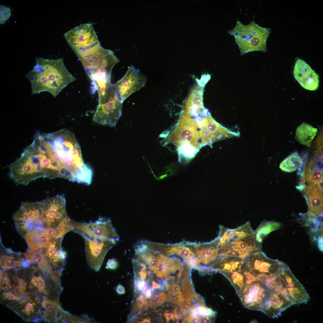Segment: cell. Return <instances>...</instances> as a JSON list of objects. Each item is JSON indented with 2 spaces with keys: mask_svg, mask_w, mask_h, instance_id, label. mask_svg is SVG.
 Instances as JSON below:
<instances>
[{
  "mask_svg": "<svg viewBox=\"0 0 323 323\" xmlns=\"http://www.w3.org/2000/svg\"><path fill=\"white\" fill-rule=\"evenodd\" d=\"M262 243L258 242L255 235L228 243L221 247L218 257L230 256L244 260L251 253L262 251Z\"/></svg>",
  "mask_w": 323,
  "mask_h": 323,
  "instance_id": "cell-19",
  "label": "cell"
},
{
  "mask_svg": "<svg viewBox=\"0 0 323 323\" xmlns=\"http://www.w3.org/2000/svg\"><path fill=\"white\" fill-rule=\"evenodd\" d=\"M215 316H207L202 318V322L203 323H211L212 322V320L214 319V318Z\"/></svg>",
  "mask_w": 323,
  "mask_h": 323,
  "instance_id": "cell-58",
  "label": "cell"
},
{
  "mask_svg": "<svg viewBox=\"0 0 323 323\" xmlns=\"http://www.w3.org/2000/svg\"><path fill=\"white\" fill-rule=\"evenodd\" d=\"M92 322L88 318L74 316L62 308L60 310L57 319V322L59 323H90Z\"/></svg>",
  "mask_w": 323,
  "mask_h": 323,
  "instance_id": "cell-41",
  "label": "cell"
},
{
  "mask_svg": "<svg viewBox=\"0 0 323 323\" xmlns=\"http://www.w3.org/2000/svg\"><path fill=\"white\" fill-rule=\"evenodd\" d=\"M295 304H296L295 302L288 296L272 290L260 311L269 317L275 318Z\"/></svg>",
  "mask_w": 323,
  "mask_h": 323,
  "instance_id": "cell-21",
  "label": "cell"
},
{
  "mask_svg": "<svg viewBox=\"0 0 323 323\" xmlns=\"http://www.w3.org/2000/svg\"><path fill=\"white\" fill-rule=\"evenodd\" d=\"M245 262L253 275L263 279L278 275L286 265L277 259L268 257L262 251L251 253Z\"/></svg>",
  "mask_w": 323,
  "mask_h": 323,
  "instance_id": "cell-8",
  "label": "cell"
},
{
  "mask_svg": "<svg viewBox=\"0 0 323 323\" xmlns=\"http://www.w3.org/2000/svg\"><path fill=\"white\" fill-rule=\"evenodd\" d=\"M73 51L84 49L100 43L92 23L81 24L68 31L64 35Z\"/></svg>",
  "mask_w": 323,
  "mask_h": 323,
  "instance_id": "cell-16",
  "label": "cell"
},
{
  "mask_svg": "<svg viewBox=\"0 0 323 323\" xmlns=\"http://www.w3.org/2000/svg\"><path fill=\"white\" fill-rule=\"evenodd\" d=\"M118 263L117 261L114 258L108 260L107 262L106 268L107 269L115 270L118 267Z\"/></svg>",
  "mask_w": 323,
  "mask_h": 323,
  "instance_id": "cell-51",
  "label": "cell"
},
{
  "mask_svg": "<svg viewBox=\"0 0 323 323\" xmlns=\"http://www.w3.org/2000/svg\"><path fill=\"white\" fill-rule=\"evenodd\" d=\"M80 60L85 71L92 80L91 89L103 92L112 84V69L119 61L114 53L102 47L100 43L84 49L74 51Z\"/></svg>",
  "mask_w": 323,
  "mask_h": 323,
  "instance_id": "cell-2",
  "label": "cell"
},
{
  "mask_svg": "<svg viewBox=\"0 0 323 323\" xmlns=\"http://www.w3.org/2000/svg\"><path fill=\"white\" fill-rule=\"evenodd\" d=\"M23 237L29 249L36 250L47 247L54 239L43 230L37 228L28 232Z\"/></svg>",
  "mask_w": 323,
  "mask_h": 323,
  "instance_id": "cell-27",
  "label": "cell"
},
{
  "mask_svg": "<svg viewBox=\"0 0 323 323\" xmlns=\"http://www.w3.org/2000/svg\"><path fill=\"white\" fill-rule=\"evenodd\" d=\"M113 94L107 102L98 104L93 118L94 122L110 127H115L122 112V103L118 99L114 89Z\"/></svg>",
  "mask_w": 323,
  "mask_h": 323,
  "instance_id": "cell-18",
  "label": "cell"
},
{
  "mask_svg": "<svg viewBox=\"0 0 323 323\" xmlns=\"http://www.w3.org/2000/svg\"><path fill=\"white\" fill-rule=\"evenodd\" d=\"M219 227V234L216 239L220 248L231 242L255 235L249 221L234 229H229L222 225Z\"/></svg>",
  "mask_w": 323,
  "mask_h": 323,
  "instance_id": "cell-25",
  "label": "cell"
},
{
  "mask_svg": "<svg viewBox=\"0 0 323 323\" xmlns=\"http://www.w3.org/2000/svg\"><path fill=\"white\" fill-rule=\"evenodd\" d=\"M136 287L138 290H143L146 288V283L144 280H138L136 281Z\"/></svg>",
  "mask_w": 323,
  "mask_h": 323,
  "instance_id": "cell-55",
  "label": "cell"
},
{
  "mask_svg": "<svg viewBox=\"0 0 323 323\" xmlns=\"http://www.w3.org/2000/svg\"><path fill=\"white\" fill-rule=\"evenodd\" d=\"M13 218L18 233L23 237L28 232L37 228L44 230L39 202H23L13 214Z\"/></svg>",
  "mask_w": 323,
  "mask_h": 323,
  "instance_id": "cell-7",
  "label": "cell"
},
{
  "mask_svg": "<svg viewBox=\"0 0 323 323\" xmlns=\"http://www.w3.org/2000/svg\"><path fill=\"white\" fill-rule=\"evenodd\" d=\"M152 284L153 285V288H155L157 289L160 288L161 287V285L159 284H158L154 281H153L152 282Z\"/></svg>",
  "mask_w": 323,
  "mask_h": 323,
  "instance_id": "cell-59",
  "label": "cell"
},
{
  "mask_svg": "<svg viewBox=\"0 0 323 323\" xmlns=\"http://www.w3.org/2000/svg\"><path fill=\"white\" fill-rule=\"evenodd\" d=\"M304 192L308 207L307 215L312 221L317 220L318 217L322 215L323 194L318 185L309 183L304 188Z\"/></svg>",
  "mask_w": 323,
  "mask_h": 323,
  "instance_id": "cell-22",
  "label": "cell"
},
{
  "mask_svg": "<svg viewBox=\"0 0 323 323\" xmlns=\"http://www.w3.org/2000/svg\"><path fill=\"white\" fill-rule=\"evenodd\" d=\"M317 131V128L304 122L297 128L295 139L300 144L310 146Z\"/></svg>",
  "mask_w": 323,
  "mask_h": 323,
  "instance_id": "cell-31",
  "label": "cell"
},
{
  "mask_svg": "<svg viewBox=\"0 0 323 323\" xmlns=\"http://www.w3.org/2000/svg\"><path fill=\"white\" fill-rule=\"evenodd\" d=\"M165 134L163 145L169 144L174 145L180 162L191 160L202 147L198 121L184 112H181L177 124L170 134Z\"/></svg>",
  "mask_w": 323,
  "mask_h": 323,
  "instance_id": "cell-3",
  "label": "cell"
},
{
  "mask_svg": "<svg viewBox=\"0 0 323 323\" xmlns=\"http://www.w3.org/2000/svg\"><path fill=\"white\" fill-rule=\"evenodd\" d=\"M293 74L296 80L305 89L314 91L318 89L319 83L318 75L301 59H297L295 62Z\"/></svg>",
  "mask_w": 323,
  "mask_h": 323,
  "instance_id": "cell-20",
  "label": "cell"
},
{
  "mask_svg": "<svg viewBox=\"0 0 323 323\" xmlns=\"http://www.w3.org/2000/svg\"><path fill=\"white\" fill-rule=\"evenodd\" d=\"M304 173L305 182H307L309 183L317 184L320 190L321 191H323L322 170L318 169L314 162L310 161L306 168Z\"/></svg>",
  "mask_w": 323,
  "mask_h": 323,
  "instance_id": "cell-33",
  "label": "cell"
},
{
  "mask_svg": "<svg viewBox=\"0 0 323 323\" xmlns=\"http://www.w3.org/2000/svg\"><path fill=\"white\" fill-rule=\"evenodd\" d=\"M83 237L85 242L87 264L92 269L97 272L101 266L106 253L117 242L92 237Z\"/></svg>",
  "mask_w": 323,
  "mask_h": 323,
  "instance_id": "cell-14",
  "label": "cell"
},
{
  "mask_svg": "<svg viewBox=\"0 0 323 323\" xmlns=\"http://www.w3.org/2000/svg\"><path fill=\"white\" fill-rule=\"evenodd\" d=\"M182 323H202V319L199 317L192 316L191 315L185 318L182 321Z\"/></svg>",
  "mask_w": 323,
  "mask_h": 323,
  "instance_id": "cell-52",
  "label": "cell"
},
{
  "mask_svg": "<svg viewBox=\"0 0 323 323\" xmlns=\"http://www.w3.org/2000/svg\"><path fill=\"white\" fill-rule=\"evenodd\" d=\"M49 143L62 159L72 182H77L87 172L89 167L83 159L80 145L70 131L54 135Z\"/></svg>",
  "mask_w": 323,
  "mask_h": 323,
  "instance_id": "cell-4",
  "label": "cell"
},
{
  "mask_svg": "<svg viewBox=\"0 0 323 323\" xmlns=\"http://www.w3.org/2000/svg\"><path fill=\"white\" fill-rule=\"evenodd\" d=\"M147 81L145 75L131 65L124 77L112 85L117 96L123 103L132 94L144 87Z\"/></svg>",
  "mask_w": 323,
  "mask_h": 323,
  "instance_id": "cell-11",
  "label": "cell"
},
{
  "mask_svg": "<svg viewBox=\"0 0 323 323\" xmlns=\"http://www.w3.org/2000/svg\"><path fill=\"white\" fill-rule=\"evenodd\" d=\"M72 221L67 215L56 227L54 228H46L44 229V231L54 239H62L66 233L73 230Z\"/></svg>",
  "mask_w": 323,
  "mask_h": 323,
  "instance_id": "cell-34",
  "label": "cell"
},
{
  "mask_svg": "<svg viewBox=\"0 0 323 323\" xmlns=\"http://www.w3.org/2000/svg\"><path fill=\"white\" fill-rule=\"evenodd\" d=\"M272 291L263 282L255 281L245 284L238 296L244 307L260 311Z\"/></svg>",
  "mask_w": 323,
  "mask_h": 323,
  "instance_id": "cell-15",
  "label": "cell"
},
{
  "mask_svg": "<svg viewBox=\"0 0 323 323\" xmlns=\"http://www.w3.org/2000/svg\"><path fill=\"white\" fill-rule=\"evenodd\" d=\"M144 302V300L142 295H140L137 297L134 305L133 309V313L135 314L140 313Z\"/></svg>",
  "mask_w": 323,
  "mask_h": 323,
  "instance_id": "cell-48",
  "label": "cell"
},
{
  "mask_svg": "<svg viewBox=\"0 0 323 323\" xmlns=\"http://www.w3.org/2000/svg\"><path fill=\"white\" fill-rule=\"evenodd\" d=\"M165 252L167 255L176 254L184 259L191 258L195 255L188 248L181 246H171L167 245Z\"/></svg>",
  "mask_w": 323,
  "mask_h": 323,
  "instance_id": "cell-40",
  "label": "cell"
},
{
  "mask_svg": "<svg viewBox=\"0 0 323 323\" xmlns=\"http://www.w3.org/2000/svg\"><path fill=\"white\" fill-rule=\"evenodd\" d=\"M0 275L1 292L11 290L16 278V268L3 271L1 269Z\"/></svg>",
  "mask_w": 323,
  "mask_h": 323,
  "instance_id": "cell-37",
  "label": "cell"
},
{
  "mask_svg": "<svg viewBox=\"0 0 323 323\" xmlns=\"http://www.w3.org/2000/svg\"><path fill=\"white\" fill-rule=\"evenodd\" d=\"M22 254L32 263L36 265L44 271L50 273L61 275V273L53 268L39 250H30Z\"/></svg>",
  "mask_w": 323,
  "mask_h": 323,
  "instance_id": "cell-29",
  "label": "cell"
},
{
  "mask_svg": "<svg viewBox=\"0 0 323 323\" xmlns=\"http://www.w3.org/2000/svg\"><path fill=\"white\" fill-rule=\"evenodd\" d=\"M167 299V295L164 292H161L154 297L149 302L148 306L153 307L164 303Z\"/></svg>",
  "mask_w": 323,
  "mask_h": 323,
  "instance_id": "cell-44",
  "label": "cell"
},
{
  "mask_svg": "<svg viewBox=\"0 0 323 323\" xmlns=\"http://www.w3.org/2000/svg\"><path fill=\"white\" fill-rule=\"evenodd\" d=\"M176 307L183 316L186 315L191 309L189 305L184 301L179 303Z\"/></svg>",
  "mask_w": 323,
  "mask_h": 323,
  "instance_id": "cell-49",
  "label": "cell"
},
{
  "mask_svg": "<svg viewBox=\"0 0 323 323\" xmlns=\"http://www.w3.org/2000/svg\"><path fill=\"white\" fill-rule=\"evenodd\" d=\"M236 23L235 26L228 33L234 37L241 55L254 51H267L266 41L271 32L270 28L262 27L253 20L246 25L239 20Z\"/></svg>",
  "mask_w": 323,
  "mask_h": 323,
  "instance_id": "cell-5",
  "label": "cell"
},
{
  "mask_svg": "<svg viewBox=\"0 0 323 323\" xmlns=\"http://www.w3.org/2000/svg\"><path fill=\"white\" fill-rule=\"evenodd\" d=\"M281 226L278 222L263 220L260 224L255 230L254 231L257 240L262 243L265 237L272 231L278 229Z\"/></svg>",
  "mask_w": 323,
  "mask_h": 323,
  "instance_id": "cell-36",
  "label": "cell"
},
{
  "mask_svg": "<svg viewBox=\"0 0 323 323\" xmlns=\"http://www.w3.org/2000/svg\"><path fill=\"white\" fill-rule=\"evenodd\" d=\"M151 322L150 319L149 318H146L143 319L141 321L139 322L141 323H149Z\"/></svg>",
  "mask_w": 323,
  "mask_h": 323,
  "instance_id": "cell-61",
  "label": "cell"
},
{
  "mask_svg": "<svg viewBox=\"0 0 323 323\" xmlns=\"http://www.w3.org/2000/svg\"><path fill=\"white\" fill-rule=\"evenodd\" d=\"M245 260L233 256L219 257L208 267L221 272H241Z\"/></svg>",
  "mask_w": 323,
  "mask_h": 323,
  "instance_id": "cell-26",
  "label": "cell"
},
{
  "mask_svg": "<svg viewBox=\"0 0 323 323\" xmlns=\"http://www.w3.org/2000/svg\"><path fill=\"white\" fill-rule=\"evenodd\" d=\"M73 231L83 237H89L113 241L119 240V236L109 219L100 218L94 222L81 223L72 220Z\"/></svg>",
  "mask_w": 323,
  "mask_h": 323,
  "instance_id": "cell-9",
  "label": "cell"
},
{
  "mask_svg": "<svg viewBox=\"0 0 323 323\" xmlns=\"http://www.w3.org/2000/svg\"><path fill=\"white\" fill-rule=\"evenodd\" d=\"M62 239H54L46 247L39 250L56 270L61 273L66 264V252L61 246Z\"/></svg>",
  "mask_w": 323,
  "mask_h": 323,
  "instance_id": "cell-24",
  "label": "cell"
},
{
  "mask_svg": "<svg viewBox=\"0 0 323 323\" xmlns=\"http://www.w3.org/2000/svg\"><path fill=\"white\" fill-rule=\"evenodd\" d=\"M145 295L146 298H150L151 295V290L149 289H147L145 292Z\"/></svg>",
  "mask_w": 323,
  "mask_h": 323,
  "instance_id": "cell-60",
  "label": "cell"
},
{
  "mask_svg": "<svg viewBox=\"0 0 323 323\" xmlns=\"http://www.w3.org/2000/svg\"><path fill=\"white\" fill-rule=\"evenodd\" d=\"M167 291H172L182 295L180 287L177 284L174 283H168L167 286Z\"/></svg>",
  "mask_w": 323,
  "mask_h": 323,
  "instance_id": "cell-50",
  "label": "cell"
},
{
  "mask_svg": "<svg viewBox=\"0 0 323 323\" xmlns=\"http://www.w3.org/2000/svg\"><path fill=\"white\" fill-rule=\"evenodd\" d=\"M230 282L238 295L245 285L244 277L241 272H221Z\"/></svg>",
  "mask_w": 323,
  "mask_h": 323,
  "instance_id": "cell-39",
  "label": "cell"
},
{
  "mask_svg": "<svg viewBox=\"0 0 323 323\" xmlns=\"http://www.w3.org/2000/svg\"><path fill=\"white\" fill-rule=\"evenodd\" d=\"M283 294L289 297L295 304L307 303L309 295L296 278L287 264L278 274Z\"/></svg>",
  "mask_w": 323,
  "mask_h": 323,
  "instance_id": "cell-17",
  "label": "cell"
},
{
  "mask_svg": "<svg viewBox=\"0 0 323 323\" xmlns=\"http://www.w3.org/2000/svg\"><path fill=\"white\" fill-rule=\"evenodd\" d=\"M210 76L208 75H203L202 76V77L200 80L198 81V85L202 87H203L204 86L206 83L210 79Z\"/></svg>",
  "mask_w": 323,
  "mask_h": 323,
  "instance_id": "cell-53",
  "label": "cell"
},
{
  "mask_svg": "<svg viewBox=\"0 0 323 323\" xmlns=\"http://www.w3.org/2000/svg\"><path fill=\"white\" fill-rule=\"evenodd\" d=\"M184 277L181 287L182 295L185 302L190 306L191 309L199 306L203 299L196 294L193 289L188 275Z\"/></svg>",
  "mask_w": 323,
  "mask_h": 323,
  "instance_id": "cell-30",
  "label": "cell"
},
{
  "mask_svg": "<svg viewBox=\"0 0 323 323\" xmlns=\"http://www.w3.org/2000/svg\"><path fill=\"white\" fill-rule=\"evenodd\" d=\"M198 316L202 318L207 316H215L216 312L205 306H199L195 308Z\"/></svg>",
  "mask_w": 323,
  "mask_h": 323,
  "instance_id": "cell-45",
  "label": "cell"
},
{
  "mask_svg": "<svg viewBox=\"0 0 323 323\" xmlns=\"http://www.w3.org/2000/svg\"><path fill=\"white\" fill-rule=\"evenodd\" d=\"M188 264L189 266H196L200 265V262L198 259L194 258L189 260Z\"/></svg>",
  "mask_w": 323,
  "mask_h": 323,
  "instance_id": "cell-54",
  "label": "cell"
},
{
  "mask_svg": "<svg viewBox=\"0 0 323 323\" xmlns=\"http://www.w3.org/2000/svg\"><path fill=\"white\" fill-rule=\"evenodd\" d=\"M32 264L23 268L25 278L34 292L41 296H47L59 300L63 290L60 275L47 272Z\"/></svg>",
  "mask_w": 323,
  "mask_h": 323,
  "instance_id": "cell-6",
  "label": "cell"
},
{
  "mask_svg": "<svg viewBox=\"0 0 323 323\" xmlns=\"http://www.w3.org/2000/svg\"><path fill=\"white\" fill-rule=\"evenodd\" d=\"M167 291L166 299L167 301L175 304H178L180 302L184 301L182 295H180L172 291Z\"/></svg>",
  "mask_w": 323,
  "mask_h": 323,
  "instance_id": "cell-47",
  "label": "cell"
},
{
  "mask_svg": "<svg viewBox=\"0 0 323 323\" xmlns=\"http://www.w3.org/2000/svg\"><path fill=\"white\" fill-rule=\"evenodd\" d=\"M33 69L25 77L31 85V94L47 92L54 98L70 83L76 80L66 68L63 59H49L37 57Z\"/></svg>",
  "mask_w": 323,
  "mask_h": 323,
  "instance_id": "cell-1",
  "label": "cell"
},
{
  "mask_svg": "<svg viewBox=\"0 0 323 323\" xmlns=\"http://www.w3.org/2000/svg\"><path fill=\"white\" fill-rule=\"evenodd\" d=\"M241 271L244 275L245 284H249L255 281H263V279L255 276L250 272L245 261L242 266Z\"/></svg>",
  "mask_w": 323,
  "mask_h": 323,
  "instance_id": "cell-43",
  "label": "cell"
},
{
  "mask_svg": "<svg viewBox=\"0 0 323 323\" xmlns=\"http://www.w3.org/2000/svg\"><path fill=\"white\" fill-rule=\"evenodd\" d=\"M198 121L200 126L202 147L207 145H211L217 141L239 135L237 133L221 126L208 113L203 116Z\"/></svg>",
  "mask_w": 323,
  "mask_h": 323,
  "instance_id": "cell-13",
  "label": "cell"
},
{
  "mask_svg": "<svg viewBox=\"0 0 323 323\" xmlns=\"http://www.w3.org/2000/svg\"><path fill=\"white\" fill-rule=\"evenodd\" d=\"M42 220L46 228H54L67 214L65 198L61 195L39 202Z\"/></svg>",
  "mask_w": 323,
  "mask_h": 323,
  "instance_id": "cell-12",
  "label": "cell"
},
{
  "mask_svg": "<svg viewBox=\"0 0 323 323\" xmlns=\"http://www.w3.org/2000/svg\"><path fill=\"white\" fill-rule=\"evenodd\" d=\"M22 295H18L14 293L11 290L1 292L0 295V302L4 305L6 304L19 301L21 298Z\"/></svg>",
  "mask_w": 323,
  "mask_h": 323,
  "instance_id": "cell-42",
  "label": "cell"
},
{
  "mask_svg": "<svg viewBox=\"0 0 323 323\" xmlns=\"http://www.w3.org/2000/svg\"><path fill=\"white\" fill-rule=\"evenodd\" d=\"M203 87L198 85L194 86L185 103L184 112L186 114L197 120L208 113L203 103Z\"/></svg>",
  "mask_w": 323,
  "mask_h": 323,
  "instance_id": "cell-23",
  "label": "cell"
},
{
  "mask_svg": "<svg viewBox=\"0 0 323 323\" xmlns=\"http://www.w3.org/2000/svg\"><path fill=\"white\" fill-rule=\"evenodd\" d=\"M182 267L180 260L177 258H170L167 255L153 270L156 276L163 278L171 273H174Z\"/></svg>",
  "mask_w": 323,
  "mask_h": 323,
  "instance_id": "cell-28",
  "label": "cell"
},
{
  "mask_svg": "<svg viewBox=\"0 0 323 323\" xmlns=\"http://www.w3.org/2000/svg\"><path fill=\"white\" fill-rule=\"evenodd\" d=\"M116 291L118 295H122L125 293V290L124 287L120 284H118L116 286Z\"/></svg>",
  "mask_w": 323,
  "mask_h": 323,
  "instance_id": "cell-56",
  "label": "cell"
},
{
  "mask_svg": "<svg viewBox=\"0 0 323 323\" xmlns=\"http://www.w3.org/2000/svg\"><path fill=\"white\" fill-rule=\"evenodd\" d=\"M16 280L13 287L11 290L18 295L35 292L30 284L25 278L23 267L16 268Z\"/></svg>",
  "mask_w": 323,
  "mask_h": 323,
  "instance_id": "cell-35",
  "label": "cell"
},
{
  "mask_svg": "<svg viewBox=\"0 0 323 323\" xmlns=\"http://www.w3.org/2000/svg\"><path fill=\"white\" fill-rule=\"evenodd\" d=\"M23 254L8 252V253L1 255L0 259L1 268L4 270H8L22 267L26 259Z\"/></svg>",
  "mask_w": 323,
  "mask_h": 323,
  "instance_id": "cell-32",
  "label": "cell"
},
{
  "mask_svg": "<svg viewBox=\"0 0 323 323\" xmlns=\"http://www.w3.org/2000/svg\"><path fill=\"white\" fill-rule=\"evenodd\" d=\"M164 315L167 323H168L169 322L170 320H172L173 321H174L175 316L173 313H168L166 312L164 313Z\"/></svg>",
  "mask_w": 323,
  "mask_h": 323,
  "instance_id": "cell-57",
  "label": "cell"
},
{
  "mask_svg": "<svg viewBox=\"0 0 323 323\" xmlns=\"http://www.w3.org/2000/svg\"><path fill=\"white\" fill-rule=\"evenodd\" d=\"M11 16L10 9L3 5L0 6V23L3 24L10 18Z\"/></svg>",
  "mask_w": 323,
  "mask_h": 323,
  "instance_id": "cell-46",
  "label": "cell"
},
{
  "mask_svg": "<svg viewBox=\"0 0 323 323\" xmlns=\"http://www.w3.org/2000/svg\"><path fill=\"white\" fill-rule=\"evenodd\" d=\"M302 159L298 152H295L284 159L280 164V168L282 170L292 172L296 170L302 165Z\"/></svg>",
  "mask_w": 323,
  "mask_h": 323,
  "instance_id": "cell-38",
  "label": "cell"
},
{
  "mask_svg": "<svg viewBox=\"0 0 323 323\" xmlns=\"http://www.w3.org/2000/svg\"><path fill=\"white\" fill-rule=\"evenodd\" d=\"M42 298L36 292L30 293L22 295L19 301L5 306L26 322H39L41 317Z\"/></svg>",
  "mask_w": 323,
  "mask_h": 323,
  "instance_id": "cell-10",
  "label": "cell"
}]
</instances>
